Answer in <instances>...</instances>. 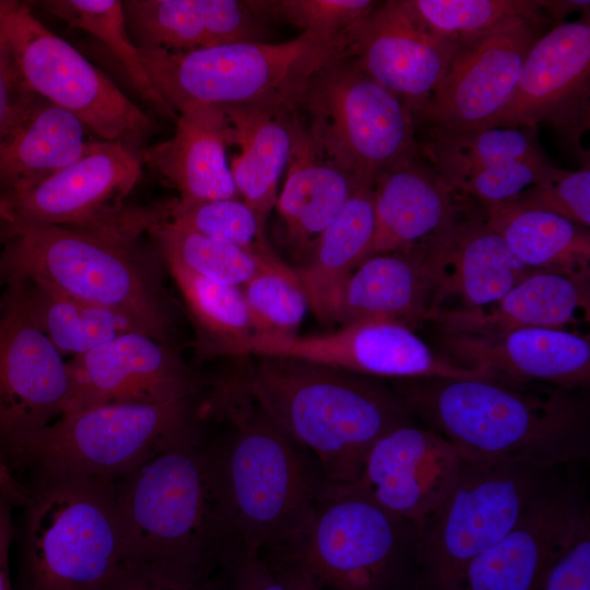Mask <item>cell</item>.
Here are the masks:
<instances>
[{"mask_svg": "<svg viewBox=\"0 0 590 590\" xmlns=\"http://www.w3.org/2000/svg\"><path fill=\"white\" fill-rule=\"evenodd\" d=\"M396 389L465 460L562 470L590 456L588 408L570 390L492 376L400 380Z\"/></svg>", "mask_w": 590, "mask_h": 590, "instance_id": "cell-1", "label": "cell"}, {"mask_svg": "<svg viewBox=\"0 0 590 590\" xmlns=\"http://www.w3.org/2000/svg\"><path fill=\"white\" fill-rule=\"evenodd\" d=\"M169 201L125 206L110 219L81 227L45 226L12 233L0 272L60 294L114 309L140 330L173 345L174 316L156 258L142 235L168 220Z\"/></svg>", "mask_w": 590, "mask_h": 590, "instance_id": "cell-2", "label": "cell"}, {"mask_svg": "<svg viewBox=\"0 0 590 590\" xmlns=\"http://www.w3.org/2000/svg\"><path fill=\"white\" fill-rule=\"evenodd\" d=\"M205 411L232 427L227 438L210 445L234 539L244 550H269L298 529L329 483L314 456L262 410L241 377L216 381Z\"/></svg>", "mask_w": 590, "mask_h": 590, "instance_id": "cell-3", "label": "cell"}, {"mask_svg": "<svg viewBox=\"0 0 590 590\" xmlns=\"http://www.w3.org/2000/svg\"><path fill=\"white\" fill-rule=\"evenodd\" d=\"M125 564L210 576L238 545L202 429L116 481Z\"/></svg>", "mask_w": 590, "mask_h": 590, "instance_id": "cell-4", "label": "cell"}, {"mask_svg": "<svg viewBox=\"0 0 590 590\" xmlns=\"http://www.w3.org/2000/svg\"><path fill=\"white\" fill-rule=\"evenodd\" d=\"M241 377L253 400L314 456L331 485L354 483L373 445L411 422L397 389L333 366L258 356Z\"/></svg>", "mask_w": 590, "mask_h": 590, "instance_id": "cell-5", "label": "cell"}, {"mask_svg": "<svg viewBox=\"0 0 590 590\" xmlns=\"http://www.w3.org/2000/svg\"><path fill=\"white\" fill-rule=\"evenodd\" d=\"M422 541L415 523L328 484L298 529L260 553L315 590H422Z\"/></svg>", "mask_w": 590, "mask_h": 590, "instance_id": "cell-6", "label": "cell"}, {"mask_svg": "<svg viewBox=\"0 0 590 590\" xmlns=\"http://www.w3.org/2000/svg\"><path fill=\"white\" fill-rule=\"evenodd\" d=\"M344 39L309 33L281 43H233L189 51L139 49L160 99L175 121L186 106H296L310 79L343 55Z\"/></svg>", "mask_w": 590, "mask_h": 590, "instance_id": "cell-7", "label": "cell"}, {"mask_svg": "<svg viewBox=\"0 0 590 590\" xmlns=\"http://www.w3.org/2000/svg\"><path fill=\"white\" fill-rule=\"evenodd\" d=\"M35 477L24 505L27 590H106L125 565L116 481Z\"/></svg>", "mask_w": 590, "mask_h": 590, "instance_id": "cell-8", "label": "cell"}, {"mask_svg": "<svg viewBox=\"0 0 590 590\" xmlns=\"http://www.w3.org/2000/svg\"><path fill=\"white\" fill-rule=\"evenodd\" d=\"M199 397L168 402H111L66 413L14 451L9 469L119 480L202 429Z\"/></svg>", "mask_w": 590, "mask_h": 590, "instance_id": "cell-9", "label": "cell"}, {"mask_svg": "<svg viewBox=\"0 0 590 590\" xmlns=\"http://www.w3.org/2000/svg\"><path fill=\"white\" fill-rule=\"evenodd\" d=\"M297 109L316 152L358 180L421 153L404 103L343 55L310 79Z\"/></svg>", "mask_w": 590, "mask_h": 590, "instance_id": "cell-10", "label": "cell"}, {"mask_svg": "<svg viewBox=\"0 0 590 590\" xmlns=\"http://www.w3.org/2000/svg\"><path fill=\"white\" fill-rule=\"evenodd\" d=\"M560 470L465 460L422 527V590H452L464 567L506 536Z\"/></svg>", "mask_w": 590, "mask_h": 590, "instance_id": "cell-11", "label": "cell"}, {"mask_svg": "<svg viewBox=\"0 0 590 590\" xmlns=\"http://www.w3.org/2000/svg\"><path fill=\"white\" fill-rule=\"evenodd\" d=\"M2 23L14 62L35 94L74 115L101 140L120 142L141 155L157 129L150 113L46 28L28 4L17 1L2 16Z\"/></svg>", "mask_w": 590, "mask_h": 590, "instance_id": "cell-12", "label": "cell"}, {"mask_svg": "<svg viewBox=\"0 0 590 590\" xmlns=\"http://www.w3.org/2000/svg\"><path fill=\"white\" fill-rule=\"evenodd\" d=\"M540 16L509 19L460 45L425 106L413 117L429 135L487 128L509 103L532 45L545 33Z\"/></svg>", "mask_w": 590, "mask_h": 590, "instance_id": "cell-13", "label": "cell"}, {"mask_svg": "<svg viewBox=\"0 0 590 590\" xmlns=\"http://www.w3.org/2000/svg\"><path fill=\"white\" fill-rule=\"evenodd\" d=\"M67 361L8 288L0 305V458L66 411ZM9 468V467H8Z\"/></svg>", "mask_w": 590, "mask_h": 590, "instance_id": "cell-14", "label": "cell"}, {"mask_svg": "<svg viewBox=\"0 0 590 590\" xmlns=\"http://www.w3.org/2000/svg\"><path fill=\"white\" fill-rule=\"evenodd\" d=\"M343 38V56L397 95L413 117L441 83L459 47L429 27L411 0L377 2Z\"/></svg>", "mask_w": 590, "mask_h": 590, "instance_id": "cell-15", "label": "cell"}, {"mask_svg": "<svg viewBox=\"0 0 590 590\" xmlns=\"http://www.w3.org/2000/svg\"><path fill=\"white\" fill-rule=\"evenodd\" d=\"M589 109L590 22L585 12L532 45L509 103L487 128L545 123L577 145L589 127Z\"/></svg>", "mask_w": 590, "mask_h": 590, "instance_id": "cell-16", "label": "cell"}, {"mask_svg": "<svg viewBox=\"0 0 590 590\" xmlns=\"http://www.w3.org/2000/svg\"><path fill=\"white\" fill-rule=\"evenodd\" d=\"M139 153L113 141L92 140L72 163L47 178L5 193L11 231L45 226L81 227L106 221L142 174Z\"/></svg>", "mask_w": 590, "mask_h": 590, "instance_id": "cell-17", "label": "cell"}, {"mask_svg": "<svg viewBox=\"0 0 590 590\" xmlns=\"http://www.w3.org/2000/svg\"><path fill=\"white\" fill-rule=\"evenodd\" d=\"M589 517L577 481L558 472L517 526L464 567L452 590H542L551 566Z\"/></svg>", "mask_w": 590, "mask_h": 590, "instance_id": "cell-18", "label": "cell"}, {"mask_svg": "<svg viewBox=\"0 0 590 590\" xmlns=\"http://www.w3.org/2000/svg\"><path fill=\"white\" fill-rule=\"evenodd\" d=\"M67 365L71 391L63 414L111 402L196 398L206 385L173 345L137 331L70 358Z\"/></svg>", "mask_w": 590, "mask_h": 590, "instance_id": "cell-19", "label": "cell"}, {"mask_svg": "<svg viewBox=\"0 0 590 590\" xmlns=\"http://www.w3.org/2000/svg\"><path fill=\"white\" fill-rule=\"evenodd\" d=\"M250 355L315 362L377 379L491 376L438 356L408 326L378 320L352 322L324 334L256 340Z\"/></svg>", "mask_w": 590, "mask_h": 590, "instance_id": "cell-20", "label": "cell"}, {"mask_svg": "<svg viewBox=\"0 0 590 590\" xmlns=\"http://www.w3.org/2000/svg\"><path fill=\"white\" fill-rule=\"evenodd\" d=\"M464 463L444 436L408 422L373 445L359 476L346 485L422 529L451 492Z\"/></svg>", "mask_w": 590, "mask_h": 590, "instance_id": "cell-21", "label": "cell"}, {"mask_svg": "<svg viewBox=\"0 0 590 590\" xmlns=\"http://www.w3.org/2000/svg\"><path fill=\"white\" fill-rule=\"evenodd\" d=\"M451 362L493 377L556 387L583 388L590 380V341L556 328H521L497 334L442 332Z\"/></svg>", "mask_w": 590, "mask_h": 590, "instance_id": "cell-22", "label": "cell"}, {"mask_svg": "<svg viewBox=\"0 0 590 590\" xmlns=\"http://www.w3.org/2000/svg\"><path fill=\"white\" fill-rule=\"evenodd\" d=\"M441 264L433 240L363 260L345 282L332 322L390 321L411 328L438 310Z\"/></svg>", "mask_w": 590, "mask_h": 590, "instance_id": "cell-23", "label": "cell"}, {"mask_svg": "<svg viewBox=\"0 0 590 590\" xmlns=\"http://www.w3.org/2000/svg\"><path fill=\"white\" fill-rule=\"evenodd\" d=\"M122 10L138 49L189 51L267 42L269 20L258 0H127Z\"/></svg>", "mask_w": 590, "mask_h": 590, "instance_id": "cell-24", "label": "cell"}, {"mask_svg": "<svg viewBox=\"0 0 590 590\" xmlns=\"http://www.w3.org/2000/svg\"><path fill=\"white\" fill-rule=\"evenodd\" d=\"M463 200L421 153L384 170L374 181L375 232L366 258L429 241L464 211Z\"/></svg>", "mask_w": 590, "mask_h": 590, "instance_id": "cell-25", "label": "cell"}, {"mask_svg": "<svg viewBox=\"0 0 590 590\" xmlns=\"http://www.w3.org/2000/svg\"><path fill=\"white\" fill-rule=\"evenodd\" d=\"M174 122L170 138L141 152L142 163L177 190L180 202L239 198L226 158L229 127L225 110L189 105Z\"/></svg>", "mask_w": 590, "mask_h": 590, "instance_id": "cell-26", "label": "cell"}, {"mask_svg": "<svg viewBox=\"0 0 590 590\" xmlns=\"http://www.w3.org/2000/svg\"><path fill=\"white\" fill-rule=\"evenodd\" d=\"M588 274L536 271L497 302L479 308L439 310L429 320L442 332L488 335L521 328L564 329L589 314Z\"/></svg>", "mask_w": 590, "mask_h": 590, "instance_id": "cell-27", "label": "cell"}, {"mask_svg": "<svg viewBox=\"0 0 590 590\" xmlns=\"http://www.w3.org/2000/svg\"><path fill=\"white\" fill-rule=\"evenodd\" d=\"M441 263L439 304L458 296V309L484 307L497 302L533 272L511 253L499 234L481 213H467L434 238Z\"/></svg>", "mask_w": 590, "mask_h": 590, "instance_id": "cell-28", "label": "cell"}, {"mask_svg": "<svg viewBox=\"0 0 590 590\" xmlns=\"http://www.w3.org/2000/svg\"><path fill=\"white\" fill-rule=\"evenodd\" d=\"M222 108L228 120L229 144L239 149L229 163L235 188L266 226L291 157L297 107L259 104Z\"/></svg>", "mask_w": 590, "mask_h": 590, "instance_id": "cell-29", "label": "cell"}, {"mask_svg": "<svg viewBox=\"0 0 590 590\" xmlns=\"http://www.w3.org/2000/svg\"><path fill=\"white\" fill-rule=\"evenodd\" d=\"M90 130L71 113L34 94L0 139V189L34 185L75 161Z\"/></svg>", "mask_w": 590, "mask_h": 590, "instance_id": "cell-30", "label": "cell"}, {"mask_svg": "<svg viewBox=\"0 0 590 590\" xmlns=\"http://www.w3.org/2000/svg\"><path fill=\"white\" fill-rule=\"evenodd\" d=\"M375 232L374 182L358 180L349 200L316 239L310 258L296 269L316 317L332 323L339 295L367 257Z\"/></svg>", "mask_w": 590, "mask_h": 590, "instance_id": "cell-31", "label": "cell"}, {"mask_svg": "<svg viewBox=\"0 0 590 590\" xmlns=\"http://www.w3.org/2000/svg\"><path fill=\"white\" fill-rule=\"evenodd\" d=\"M357 181L316 152L297 110L286 178L275 204L288 240L311 248L342 210Z\"/></svg>", "mask_w": 590, "mask_h": 590, "instance_id": "cell-32", "label": "cell"}, {"mask_svg": "<svg viewBox=\"0 0 590 590\" xmlns=\"http://www.w3.org/2000/svg\"><path fill=\"white\" fill-rule=\"evenodd\" d=\"M482 208L488 226L527 268L589 275L588 228L557 214L510 201Z\"/></svg>", "mask_w": 590, "mask_h": 590, "instance_id": "cell-33", "label": "cell"}, {"mask_svg": "<svg viewBox=\"0 0 590 590\" xmlns=\"http://www.w3.org/2000/svg\"><path fill=\"white\" fill-rule=\"evenodd\" d=\"M8 288L63 356L70 358L128 332H141L127 316L82 302L23 278H7Z\"/></svg>", "mask_w": 590, "mask_h": 590, "instance_id": "cell-34", "label": "cell"}, {"mask_svg": "<svg viewBox=\"0 0 590 590\" xmlns=\"http://www.w3.org/2000/svg\"><path fill=\"white\" fill-rule=\"evenodd\" d=\"M193 322L198 344L210 355H250L256 331L240 287L166 264Z\"/></svg>", "mask_w": 590, "mask_h": 590, "instance_id": "cell-35", "label": "cell"}, {"mask_svg": "<svg viewBox=\"0 0 590 590\" xmlns=\"http://www.w3.org/2000/svg\"><path fill=\"white\" fill-rule=\"evenodd\" d=\"M535 129L493 127L455 134L429 135L422 156L449 186L469 174L543 153Z\"/></svg>", "mask_w": 590, "mask_h": 590, "instance_id": "cell-36", "label": "cell"}, {"mask_svg": "<svg viewBox=\"0 0 590 590\" xmlns=\"http://www.w3.org/2000/svg\"><path fill=\"white\" fill-rule=\"evenodd\" d=\"M166 264L181 267L202 278L241 287L278 256L252 252L212 239L165 221L151 229Z\"/></svg>", "mask_w": 590, "mask_h": 590, "instance_id": "cell-37", "label": "cell"}, {"mask_svg": "<svg viewBox=\"0 0 590 590\" xmlns=\"http://www.w3.org/2000/svg\"><path fill=\"white\" fill-rule=\"evenodd\" d=\"M33 3L102 42L119 61L140 98L162 117L160 99L127 31L122 1L44 0Z\"/></svg>", "mask_w": 590, "mask_h": 590, "instance_id": "cell-38", "label": "cell"}, {"mask_svg": "<svg viewBox=\"0 0 590 590\" xmlns=\"http://www.w3.org/2000/svg\"><path fill=\"white\" fill-rule=\"evenodd\" d=\"M240 288L256 331L255 341L297 337L309 304L296 269L275 258Z\"/></svg>", "mask_w": 590, "mask_h": 590, "instance_id": "cell-39", "label": "cell"}, {"mask_svg": "<svg viewBox=\"0 0 590 590\" xmlns=\"http://www.w3.org/2000/svg\"><path fill=\"white\" fill-rule=\"evenodd\" d=\"M423 21L463 45L517 16L544 15V0H411Z\"/></svg>", "mask_w": 590, "mask_h": 590, "instance_id": "cell-40", "label": "cell"}, {"mask_svg": "<svg viewBox=\"0 0 590 590\" xmlns=\"http://www.w3.org/2000/svg\"><path fill=\"white\" fill-rule=\"evenodd\" d=\"M168 222L252 252L273 251L266 239V226L239 198L196 203L172 200Z\"/></svg>", "mask_w": 590, "mask_h": 590, "instance_id": "cell-41", "label": "cell"}, {"mask_svg": "<svg viewBox=\"0 0 590 590\" xmlns=\"http://www.w3.org/2000/svg\"><path fill=\"white\" fill-rule=\"evenodd\" d=\"M268 20H279L324 38L344 32L377 4L371 0H258Z\"/></svg>", "mask_w": 590, "mask_h": 590, "instance_id": "cell-42", "label": "cell"}, {"mask_svg": "<svg viewBox=\"0 0 590 590\" xmlns=\"http://www.w3.org/2000/svg\"><path fill=\"white\" fill-rule=\"evenodd\" d=\"M510 202L551 212L589 228V164L574 172L564 170L553 165L542 179L524 189Z\"/></svg>", "mask_w": 590, "mask_h": 590, "instance_id": "cell-43", "label": "cell"}, {"mask_svg": "<svg viewBox=\"0 0 590 590\" xmlns=\"http://www.w3.org/2000/svg\"><path fill=\"white\" fill-rule=\"evenodd\" d=\"M553 164L544 153L498 164L467 176L448 187L459 198H472L482 206L507 202L544 177Z\"/></svg>", "mask_w": 590, "mask_h": 590, "instance_id": "cell-44", "label": "cell"}, {"mask_svg": "<svg viewBox=\"0 0 590 590\" xmlns=\"http://www.w3.org/2000/svg\"><path fill=\"white\" fill-rule=\"evenodd\" d=\"M222 590H315L267 555L238 547L220 569Z\"/></svg>", "mask_w": 590, "mask_h": 590, "instance_id": "cell-45", "label": "cell"}, {"mask_svg": "<svg viewBox=\"0 0 590 590\" xmlns=\"http://www.w3.org/2000/svg\"><path fill=\"white\" fill-rule=\"evenodd\" d=\"M106 590H222L220 570L198 576L125 564Z\"/></svg>", "mask_w": 590, "mask_h": 590, "instance_id": "cell-46", "label": "cell"}, {"mask_svg": "<svg viewBox=\"0 0 590 590\" xmlns=\"http://www.w3.org/2000/svg\"><path fill=\"white\" fill-rule=\"evenodd\" d=\"M542 590H590V517L551 566Z\"/></svg>", "mask_w": 590, "mask_h": 590, "instance_id": "cell-47", "label": "cell"}, {"mask_svg": "<svg viewBox=\"0 0 590 590\" xmlns=\"http://www.w3.org/2000/svg\"><path fill=\"white\" fill-rule=\"evenodd\" d=\"M11 51L0 57V139L34 96Z\"/></svg>", "mask_w": 590, "mask_h": 590, "instance_id": "cell-48", "label": "cell"}, {"mask_svg": "<svg viewBox=\"0 0 590 590\" xmlns=\"http://www.w3.org/2000/svg\"><path fill=\"white\" fill-rule=\"evenodd\" d=\"M11 543V524L9 516L0 505V590H12L9 571V550Z\"/></svg>", "mask_w": 590, "mask_h": 590, "instance_id": "cell-49", "label": "cell"}, {"mask_svg": "<svg viewBox=\"0 0 590 590\" xmlns=\"http://www.w3.org/2000/svg\"><path fill=\"white\" fill-rule=\"evenodd\" d=\"M0 494L9 502L24 506L28 487L21 484L0 458Z\"/></svg>", "mask_w": 590, "mask_h": 590, "instance_id": "cell-50", "label": "cell"}, {"mask_svg": "<svg viewBox=\"0 0 590 590\" xmlns=\"http://www.w3.org/2000/svg\"><path fill=\"white\" fill-rule=\"evenodd\" d=\"M590 1H546L545 10L556 19L564 17L573 10H586L589 9Z\"/></svg>", "mask_w": 590, "mask_h": 590, "instance_id": "cell-51", "label": "cell"}, {"mask_svg": "<svg viewBox=\"0 0 590 590\" xmlns=\"http://www.w3.org/2000/svg\"><path fill=\"white\" fill-rule=\"evenodd\" d=\"M2 16H0V57L4 56V55H7V54H9L11 51L10 46H9V42H8V37H7V33L4 31V26H3V23H2Z\"/></svg>", "mask_w": 590, "mask_h": 590, "instance_id": "cell-52", "label": "cell"}, {"mask_svg": "<svg viewBox=\"0 0 590 590\" xmlns=\"http://www.w3.org/2000/svg\"><path fill=\"white\" fill-rule=\"evenodd\" d=\"M0 221L11 222L10 204L5 196L0 197Z\"/></svg>", "mask_w": 590, "mask_h": 590, "instance_id": "cell-53", "label": "cell"}, {"mask_svg": "<svg viewBox=\"0 0 590 590\" xmlns=\"http://www.w3.org/2000/svg\"><path fill=\"white\" fill-rule=\"evenodd\" d=\"M17 1L0 0V16L5 14Z\"/></svg>", "mask_w": 590, "mask_h": 590, "instance_id": "cell-54", "label": "cell"}, {"mask_svg": "<svg viewBox=\"0 0 590 590\" xmlns=\"http://www.w3.org/2000/svg\"><path fill=\"white\" fill-rule=\"evenodd\" d=\"M0 275H1V272H0Z\"/></svg>", "mask_w": 590, "mask_h": 590, "instance_id": "cell-55", "label": "cell"}]
</instances>
